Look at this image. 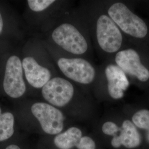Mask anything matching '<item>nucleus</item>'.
<instances>
[{"mask_svg":"<svg viewBox=\"0 0 149 149\" xmlns=\"http://www.w3.org/2000/svg\"><path fill=\"white\" fill-rule=\"evenodd\" d=\"M103 133L110 136H115L120 130V128L113 122L108 121L104 123L102 127Z\"/></svg>","mask_w":149,"mask_h":149,"instance_id":"nucleus-16","label":"nucleus"},{"mask_svg":"<svg viewBox=\"0 0 149 149\" xmlns=\"http://www.w3.org/2000/svg\"><path fill=\"white\" fill-rule=\"evenodd\" d=\"M3 19L1 16V14L0 13V34L3 30Z\"/></svg>","mask_w":149,"mask_h":149,"instance_id":"nucleus-19","label":"nucleus"},{"mask_svg":"<svg viewBox=\"0 0 149 149\" xmlns=\"http://www.w3.org/2000/svg\"><path fill=\"white\" fill-rule=\"evenodd\" d=\"M31 111L45 133L56 135L63 130L65 117L63 112L58 108L48 103L38 102L33 104Z\"/></svg>","mask_w":149,"mask_h":149,"instance_id":"nucleus-5","label":"nucleus"},{"mask_svg":"<svg viewBox=\"0 0 149 149\" xmlns=\"http://www.w3.org/2000/svg\"><path fill=\"white\" fill-rule=\"evenodd\" d=\"M76 147L77 149H96V143L90 137L82 136Z\"/></svg>","mask_w":149,"mask_h":149,"instance_id":"nucleus-17","label":"nucleus"},{"mask_svg":"<svg viewBox=\"0 0 149 149\" xmlns=\"http://www.w3.org/2000/svg\"><path fill=\"white\" fill-rule=\"evenodd\" d=\"M103 73L109 96L114 100L122 98L130 85L127 74L116 64L113 63L107 65Z\"/></svg>","mask_w":149,"mask_h":149,"instance_id":"nucleus-9","label":"nucleus"},{"mask_svg":"<svg viewBox=\"0 0 149 149\" xmlns=\"http://www.w3.org/2000/svg\"><path fill=\"white\" fill-rule=\"evenodd\" d=\"M82 132L76 127H71L63 133L58 134L54 143L60 149H71L78 144L82 137Z\"/></svg>","mask_w":149,"mask_h":149,"instance_id":"nucleus-12","label":"nucleus"},{"mask_svg":"<svg viewBox=\"0 0 149 149\" xmlns=\"http://www.w3.org/2000/svg\"><path fill=\"white\" fill-rule=\"evenodd\" d=\"M52 37L58 46L76 57L85 58L89 54L91 49L89 38L80 26L64 23L54 30Z\"/></svg>","mask_w":149,"mask_h":149,"instance_id":"nucleus-2","label":"nucleus"},{"mask_svg":"<svg viewBox=\"0 0 149 149\" xmlns=\"http://www.w3.org/2000/svg\"><path fill=\"white\" fill-rule=\"evenodd\" d=\"M132 122L137 128L147 130L146 138L149 143V111L141 109L136 112L132 117Z\"/></svg>","mask_w":149,"mask_h":149,"instance_id":"nucleus-14","label":"nucleus"},{"mask_svg":"<svg viewBox=\"0 0 149 149\" xmlns=\"http://www.w3.org/2000/svg\"><path fill=\"white\" fill-rule=\"evenodd\" d=\"M44 98L53 106H65L72 100L75 93L73 84L63 77L51 79L42 90Z\"/></svg>","mask_w":149,"mask_h":149,"instance_id":"nucleus-6","label":"nucleus"},{"mask_svg":"<svg viewBox=\"0 0 149 149\" xmlns=\"http://www.w3.org/2000/svg\"><path fill=\"white\" fill-rule=\"evenodd\" d=\"M114 63L127 74L141 82L149 79V70L141 63L137 51L132 48L123 49L114 57Z\"/></svg>","mask_w":149,"mask_h":149,"instance_id":"nucleus-8","label":"nucleus"},{"mask_svg":"<svg viewBox=\"0 0 149 149\" xmlns=\"http://www.w3.org/2000/svg\"><path fill=\"white\" fill-rule=\"evenodd\" d=\"M6 149H21L19 148V146H18L17 145H15V144H12L9 145L8 146H7Z\"/></svg>","mask_w":149,"mask_h":149,"instance_id":"nucleus-18","label":"nucleus"},{"mask_svg":"<svg viewBox=\"0 0 149 149\" xmlns=\"http://www.w3.org/2000/svg\"><path fill=\"white\" fill-rule=\"evenodd\" d=\"M120 134L113 136L111 145L114 148H119L122 145L128 149L137 148L141 143V137L137 127L132 121L125 120L120 128Z\"/></svg>","mask_w":149,"mask_h":149,"instance_id":"nucleus-11","label":"nucleus"},{"mask_svg":"<svg viewBox=\"0 0 149 149\" xmlns=\"http://www.w3.org/2000/svg\"><path fill=\"white\" fill-rule=\"evenodd\" d=\"M57 65L68 79L80 85L88 86L96 81L97 76L96 68L85 58L63 57L58 59Z\"/></svg>","mask_w":149,"mask_h":149,"instance_id":"nucleus-4","label":"nucleus"},{"mask_svg":"<svg viewBox=\"0 0 149 149\" xmlns=\"http://www.w3.org/2000/svg\"><path fill=\"white\" fill-rule=\"evenodd\" d=\"M29 8L34 12H42L48 8L55 2L54 0H28Z\"/></svg>","mask_w":149,"mask_h":149,"instance_id":"nucleus-15","label":"nucleus"},{"mask_svg":"<svg viewBox=\"0 0 149 149\" xmlns=\"http://www.w3.org/2000/svg\"><path fill=\"white\" fill-rule=\"evenodd\" d=\"M106 12L124 35L139 39L146 36L148 28L146 23L124 3H112L107 7Z\"/></svg>","mask_w":149,"mask_h":149,"instance_id":"nucleus-3","label":"nucleus"},{"mask_svg":"<svg viewBox=\"0 0 149 149\" xmlns=\"http://www.w3.org/2000/svg\"><path fill=\"white\" fill-rule=\"evenodd\" d=\"M22 66L28 82L34 88H42L51 79L50 71L39 65L32 57L24 58L22 61Z\"/></svg>","mask_w":149,"mask_h":149,"instance_id":"nucleus-10","label":"nucleus"},{"mask_svg":"<svg viewBox=\"0 0 149 149\" xmlns=\"http://www.w3.org/2000/svg\"><path fill=\"white\" fill-rule=\"evenodd\" d=\"M3 85L6 93L13 98L21 97L26 92L22 63L16 55L11 56L7 61Z\"/></svg>","mask_w":149,"mask_h":149,"instance_id":"nucleus-7","label":"nucleus"},{"mask_svg":"<svg viewBox=\"0 0 149 149\" xmlns=\"http://www.w3.org/2000/svg\"><path fill=\"white\" fill-rule=\"evenodd\" d=\"M93 24L96 44L103 53L115 56L124 48L125 36L106 12L97 15Z\"/></svg>","mask_w":149,"mask_h":149,"instance_id":"nucleus-1","label":"nucleus"},{"mask_svg":"<svg viewBox=\"0 0 149 149\" xmlns=\"http://www.w3.org/2000/svg\"><path fill=\"white\" fill-rule=\"evenodd\" d=\"M14 116L10 112L2 113L0 107V141L10 138L14 133Z\"/></svg>","mask_w":149,"mask_h":149,"instance_id":"nucleus-13","label":"nucleus"}]
</instances>
